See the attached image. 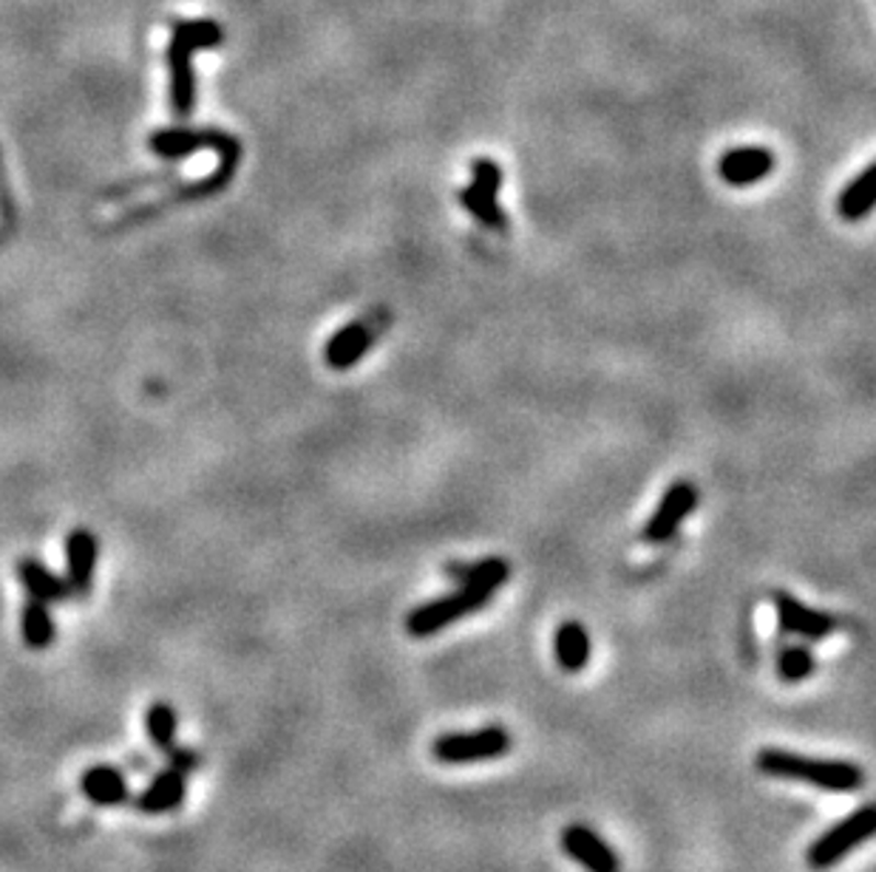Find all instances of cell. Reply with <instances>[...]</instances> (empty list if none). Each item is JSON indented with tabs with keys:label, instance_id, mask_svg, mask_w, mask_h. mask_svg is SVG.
Listing matches in <instances>:
<instances>
[{
	"label": "cell",
	"instance_id": "cell-23",
	"mask_svg": "<svg viewBox=\"0 0 876 872\" xmlns=\"http://www.w3.org/2000/svg\"><path fill=\"white\" fill-rule=\"evenodd\" d=\"M817 660L806 646H788L777 657V677L783 683H800L806 677L815 675Z\"/></svg>",
	"mask_w": 876,
	"mask_h": 872
},
{
	"label": "cell",
	"instance_id": "cell-10",
	"mask_svg": "<svg viewBox=\"0 0 876 872\" xmlns=\"http://www.w3.org/2000/svg\"><path fill=\"white\" fill-rule=\"evenodd\" d=\"M97 553H100V542H97V535L91 530H75L66 539V584L71 589V596L86 598L91 592Z\"/></svg>",
	"mask_w": 876,
	"mask_h": 872
},
{
	"label": "cell",
	"instance_id": "cell-9",
	"mask_svg": "<svg viewBox=\"0 0 876 872\" xmlns=\"http://www.w3.org/2000/svg\"><path fill=\"white\" fill-rule=\"evenodd\" d=\"M184 796H188V773L168 765L165 771L150 779L148 788L134 799V805L145 816H165V813L179 811L184 805Z\"/></svg>",
	"mask_w": 876,
	"mask_h": 872
},
{
	"label": "cell",
	"instance_id": "cell-8",
	"mask_svg": "<svg viewBox=\"0 0 876 872\" xmlns=\"http://www.w3.org/2000/svg\"><path fill=\"white\" fill-rule=\"evenodd\" d=\"M775 609H777V623L780 630L788 635L806 637V641H822L836 630V621L829 612L806 607L802 601H797L788 592H775Z\"/></svg>",
	"mask_w": 876,
	"mask_h": 872
},
{
	"label": "cell",
	"instance_id": "cell-2",
	"mask_svg": "<svg viewBox=\"0 0 876 872\" xmlns=\"http://www.w3.org/2000/svg\"><path fill=\"white\" fill-rule=\"evenodd\" d=\"M874 830H876L874 807L871 805L860 807V811H854L851 816H845L840 825L829 827L820 839L811 841V847L806 850V864H809L811 870H831V867L840 864L849 852H854L856 847H863L865 841L874 836Z\"/></svg>",
	"mask_w": 876,
	"mask_h": 872
},
{
	"label": "cell",
	"instance_id": "cell-20",
	"mask_svg": "<svg viewBox=\"0 0 876 872\" xmlns=\"http://www.w3.org/2000/svg\"><path fill=\"white\" fill-rule=\"evenodd\" d=\"M145 734L159 751H170L177 745V734H179V714L177 709L165 700H157L150 703L148 711H145Z\"/></svg>",
	"mask_w": 876,
	"mask_h": 872
},
{
	"label": "cell",
	"instance_id": "cell-3",
	"mask_svg": "<svg viewBox=\"0 0 876 872\" xmlns=\"http://www.w3.org/2000/svg\"><path fill=\"white\" fill-rule=\"evenodd\" d=\"M491 598H494L491 589L460 587L457 592H451V596H442L437 598V601H428L423 603V607L412 609L406 618V632L415 637L435 635V632L462 621V618L476 612V609H483Z\"/></svg>",
	"mask_w": 876,
	"mask_h": 872
},
{
	"label": "cell",
	"instance_id": "cell-17",
	"mask_svg": "<svg viewBox=\"0 0 876 872\" xmlns=\"http://www.w3.org/2000/svg\"><path fill=\"white\" fill-rule=\"evenodd\" d=\"M449 575L460 587H483L496 592V589L508 581L510 567L505 558H483V562L474 564H451Z\"/></svg>",
	"mask_w": 876,
	"mask_h": 872
},
{
	"label": "cell",
	"instance_id": "cell-18",
	"mask_svg": "<svg viewBox=\"0 0 876 872\" xmlns=\"http://www.w3.org/2000/svg\"><path fill=\"white\" fill-rule=\"evenodd\" d=\"M21 632H23V643L29 649L43 652L55 643V621H52V612H48V603L43 601H29L21 612Z\"/></svg>",
	"mask_w": 876,
	"mask_h": 872
},
{
	"label": "cell",
	"instance_id": "cell-26",
	"mask_svg": "<svg viewBox=\"0 0 876 872\" xmlns=\"http://www.w3.org/2000/svg\"><path fill=\"white\" fill-rule=\"evenodd\" d=\"M165 754L170 757V765H173V768H179L182 773H188V777H191L193 771H199V765H202V757H199L193 748H179V745H173V748Z\"/></svg>",
	"mask_w": 876,
	"mask_h": 872
},
{
	"label": "cell",
	"instance_id": "cell-16",
	"mask_svg": "<svg viewBox=\"0 0 876 872\" xmlns=\"http://www.w3.org/2000/svg\"><path fill=\"white\" fill-rule=\"evenodd\" d=\"M553 652H557L559 666L576 675L591 663V635L579 621H564L553 635Z\"/></svg>",
	"mask_w": 876,
	"mask_h": 872
},
{
	"label": "cell",
	"instance_id": "cell-15",
	"mask_svg": "<svg viewBox=\"0 0 876 872\" xmlns=\"http://www.w3.org/2000/svg\"><path fill=\"white\" fill-rule=\"evenodd\" d=\"M18 578H21L23 589L29 592V598L43 603H63L71 598L66 578L55 575L46 564H41L37 558H21L18 562Z\"/></svg>",
	"mask_w": 876,
	"mask_h": 872
},
{
	"label": "cell",
	"instance_id": "cell-19",
	"mask_svg": "<svg viewBox=\"0 0 876 872\" xmlns=\"http://www.w3.org/2000/svg\"><path fill=\"white\" fill-rule=\"evenodd\" d=\"M874 173L876 165H868V168L854 179V182L845 184V190L840 193V216L845 222H860L871 213L874 207Z\"/></svg>",
	"mask_w": 876,
	"mask_h": 872
},
{
	"label": "cell",
	"instance_id": "cell-27",
	"mask_svg": "<svg viewBox=\"0 0 876 872\" xmlns=\"http://www.w3.org/2000/svg\"><path fill=\"white\" fill-rule=\"evenodd\" d=\"M0 218H3L7 227H12L14 224V199L12 190H9V177L7 168H3V159H0Z\"/></svg>",
	"mask_w": 876,
	"mask_h": 872
},
{
	"label": "cell",
	"instance_id": "cell-24",
	"mask_svg": "<svg viewBox=\"0 0 876 872\" xmlns=\"http://www.w3.org/2000/svg\"><path fill=\"white\" fill-rule=\"evenodd\" d=\"M471 173H474L476 190L491 193V196H499V190H503V168L494 159H474Z\"/></svg>",
	"mask_w": 876,
	"mask_h": 872
},
{
	"label": "cell",
	"instance_id": "cell-21",
	"mask_svg": "<svg viewBox=\"0 0 876 872\" xmlns=\"http://www.w3.org/2000/svg\"><path fill=\"white\" fill-rule=\"evenodd\" d=\"M173 41L182 43L191 52H207V48L222 46L225 41V29L218 26L216 21H177L173 23Z\"/></svg>",
	"mask_w": 876,
	"mask_h": 872
},
{
	"label": "cell",
	"instance_id": "cell-13",
	"mask_svg": "<svg viewBox=\"0 0 876 872\" xmlns=\"http://www.w3.org/2000/svg\"><path fill=\"white\" fill-rule=\"evenodd\" d=\"M775 170V154L768 148H734L720 159V177L732 188H749Z\"/></svg>",
	"mask_w": 876,
	"mask_h": 872
},
{
	"label": "cell",
	"instance_id": "cell-5",
	"mask_svg": "<svg viewBox=\"0 0 876 872\" xmlns=\"http://www.w3.org/2000/svg\"><path fill=\"white\" fill-rule=\"evenodd\" d=\"M148 148L165 159V162H177L182 156L196 154V150L211 148L216 150L218 156L222 154H242V143L233 139L231 134H222V131H193V128H168V131H157L150 134Z\"/></svg>",
	"mask_w": 876,
	"mask_h": 872
},
{
	"label": "cell",
	"instance_id": "cell-1",
	"mask_svg": "<svg viewBox=\"0 0 876 872\" xmlns=\"http://www.w3.org/2000/svg\"><path fill=\"white\" fill-rule=\"evenodd\" d=\"M754 765L766 777L791 779V782L811 784L820 791L854 793L865 784L863 765L845 762V759H815L795 751H783V748H763Z\"/></svg>",
	"mask_w": 876,
	"mask_h": 872
},
{
	"label": "cell",
	"instance_id": "cell-22",
	"mask_svg": "<svg viewBox=\"0 0 876 872\" xmlns=\"http://www.w3.org/2000/svg\"><path fill=\"white\" fill-rule=\"evenodd\" d=\"M460 202H462V207H465V211L476 218V222L485 224V227H491V230H505V227H508V218H505V213H503V207H499V202H496V196L483 193V190H476L474 184L462 190Z\"/></svg>",
	"mask_w": 876,
	"mask_h": 872
},
{
	"label": "cell",
	"instance_id": "cell-11",
	"mask_svg": "<svg viewBox=\"0 0 876 872\" xmlns=\"http://www.w3.org/2000/svg\"><path fill=\"white\" fill-rule=\"evenodd\" d=\"M374 343V326L367 324V320H352L344 329H338L329 338L324 349V360L329 369H338V372H347L358 363L363 354L372 349Z\"/></svg>",
	"mask_w": 876,
	"mask_h": 872
},
{
	"label": "cell",
	"instance_id": "cell-12",
	"mask_svg": "<svg viewBox=\"0 0 876 872\" xmlns=\"http://www.w3.org/2000/svg\"><path fill=\"white\" fill-rule=\"evenodd\" d=\"M168 71H170V105L179 116H191L196 105V71H193V52L170 37L168 43Z\"/></svg>",
	"mask_w": 876,
	"mask_h": 872
},
{
	"label": "cell",
	"instance_id": "cell-14",
	"mask_svg": "<svg viewBox=\"0 0 876 872\" xmlns=\"http://www.w3.org/2000/svg\"><path fill=\"white\" fill-rule=\"evenodd\" d=\"M82 796L97 807H120L131 799V784L114 765H91L80 777Z\"/></svg>",
	"mask_w": 876,
	"mask_h": 872
},
{
	"label": "cell",
	"instance_id": "cell-7",
	"mask_svg": "<svg viewBox=\"0 0 876 872\" xmlns=\"http://www.w3.org/2000/svg\"><path fill=\"white\" fill-rule=\"evenodd\" d=\"M562 850L587 872H621V861H618L616 850L591 827H568L562 833Z\"/></svg>",
	"mask_w": 876,
	"mask_h": 872
},
{
	"label": "cell",
	"instance_id": "cell-4",
	"mask_svg": "<svg viewBox=\"0 0 876 872\" xmlns=\"http://www.w3.org/2000/svg\"><path fill=\"white\" fill-rule=\"evenodd\" d=\"M508 731L503 725H485L480 731H465V734H442L431 745L437 762L442 765H474V762H488V759H499L510 751Z\"/></svg>",
	"mask_w": 876,
	"mask_h": 872
},
{
	"label": "cell",
	"instance_id": "cell-6",
	"mask_svg": "<svg viewBox=\"0 0 876 872\" xmlns=\"http://www.w3.org/2000/svg\"><path fill=\"white\" fill-rule=\"evenodd\" d=\"M698 508V487L693 482H675L673 487H666V494L661 496L659 508L650 516V521L644 524V542L650 544H664L670 542L678 528L684 524V519Z\"/></svg>",
	"mask_w": 876,
	"mask_h": 872
},
{
	"label": "cell",
	"instance_id": "cell-25",
	"mask_svg": "<svg viewBox=\"0 0 876 872\" xmlns=\"http://www.w3.org/2000/svg\"><path fill=\"white\" fill-rule=\"evenodd\" d=\"M177 177L173 170H165V173H154V177H143V179H134V182H123L120 188L109 190L105 193V199H116V196H125V193H131V190H139V188H154L157 182H170V179Z\"/></svg>",
	"mask_w": 876,
	"mask_h": 872
}]
</instances>
